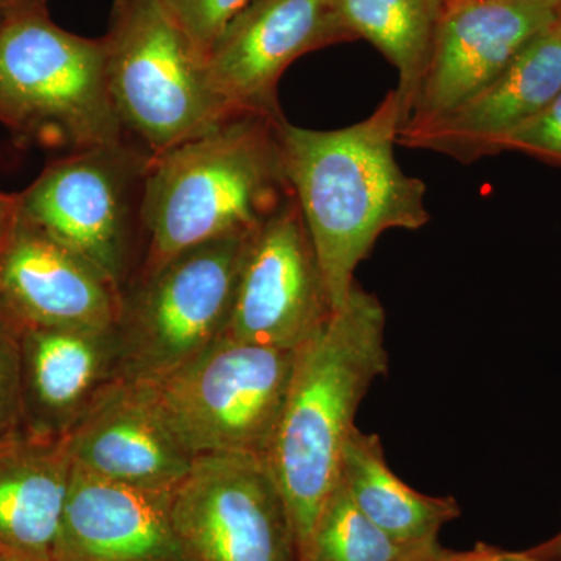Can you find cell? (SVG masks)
I'll use <instances>...</instances> for the list:
<instances>
[{
    "instance_id": "cell-22",
    "label": "cell",
    "mask_w": 561,
    "mask_h": 561,
    "mask_svg": "<svg viewBox=\"0 0 561 561\" xmlns=\"http://www.w3.org/2000/svg\"><path fill=\"white\" fill-rule=\"evenodd\" d=\"M249 0H157L158 5L186 33L203 58L228 21Z\"/></svg>"
},
{
    "instance_id": "cell-4",
    "label": "cell",
    "mask_w": 561,
    "mask_h": 561,
    "mask_svg": "<svg viewBox=\"0 0 561 561\" xmlns=\"http://www.w3.org/2000/svg\"><path fill=\"white\" fill-rule=\"evenodd\" d=\"M0 124L18 142L77 151L128 139L111 101L105 43L49 13L0 24Z\"/></svg>"
},
{
    "instance_id": "cell-31",
    "label": "cell",
    "mask_w": 561,
    "mask_h": 561,
    "mask_svg": "<svg viewBox=\"0 0 561 561\" xmlns=\"http://www.w3.org/2000/svg\"><path fill=\"white\" fill-rule=\"evenodd\" d=\"M0 561H16L14 559H10V557L3 556V553H0Z\"/></svg>"
},
{
    "instance_id": "cell-10",
    "label": "cell",
    "mask_w": 561,
    "mask_h": 561,
    "mask_svg": "<svg viewBox=\"0 0 561 561\" xmlns=\"http://www.w3.org/2000/svg\"><path fill=\"white\" fill-rule=\"evenodd\" d=\"M319 257L295 197L247 242L225 337L298 350L331 319Z\"/></svg>"
},
{
    "instance_id": "cell-8",
    "label": "cell",
    "mask_w": 561,
    "mask_h": 561,
    "mask_svg": "<svg viewBox=\"0 0 561 561\" xmlns=\"http://www.w3.org/2000/svg\"><path fill=\"white\" fill-rule=\"evenodd\" d=\"M249 239L194 247L135 276L116 324L121 379H160L224 337Z\"/></svg>"
},
{
    "instance_id": "cell-6",
    "label": "cell",
    "mask_w": 561,
    "mask_h": 561,
    "mask_svg": "<svg viewBox=\"0 0 561 561\" xmlns=\"http://www.w3.org/2000/svg\"><path fill=\"white\" fill-rule=\"evenodd\" d=\"M298 350L221 337L142 391L192 460L241 454L267 456Z\"/></svg>"
},
{
    "instance_id": "cell-25",
    "label": "cell",
    "mask_w": 561,
    "mask_h": 561,
    "mask_svg": "<svg viewBox=\"0 0 561 561\" xmlns=\"http://www.w3.org/2000/svg\"><path fill=\"white\" fill-rule=\"evenodd\" d=\"M456 561H538L529 551H505L479 542L471 551L456 552Z\"/></svg>"
},
{
    "instance_id": "cell-23",
    "label": "cell",
    "mask_w": 561,
    "mask_h": 561,
    "mask_svg": "<svg viewBox=\"0 0 561 561\" xmlns=\"http://www.w3.org/2000/svg\"><path fill=\"white\" fill-rule=\"evenodd\" d=\"M22 431L21 332L0 319V440Z\"/></svg>"
},
{
    "instance_id": "cell-12",
    "label": "cell",
    "mask_w": 561,
    "mask_h": 561,
    "mask_svg": "<svg viewBox=\"0 0 561 561\" xmlns=\"http://www.w3.org/2000/svg\"><path fill=\"white\" fill-rule=\"evenodd\" d=\"M556 21L553 0H454L404 125L438 119L467 102Z\"/></svg>"
},
{
    "instance_id": "cell-27",
    "label": "cell",
    "mask_w": 561,
    "mask_h": 561,
    "mask_svg": "<svg viewBox=\"0 0 561 561\" xmlns=\"http://www.w3.org/2000/svg\"><path fill=\"white\" fill-rule=\"evenodd\" d=\"M49 13L47 0H0V21L27 14Z\"/></svg>"
},
{
    "instance_id": "cell-20",
    "label": "cell",
    "mask_w": 561,
    "mask_h": 561,
    "mask_svg": "<svg viewBox=\"0 0 561 561\" xmlns=\"http://www.w3.org/2000/svg\"><path fill=\"white\" fill-rule=\"evenodd\" d=\"M351 38L373 44L398 72L402 125L411 116L442 22L454 0H331Z\"/></svg>"
},
{
    "instance_id": "cell-9",
    "label": "cell",
    "mask_w": 561,
    "mask_h": 561,
    "mask_svg": "<svg viewBox=\"0 0 561 561\" xmlns=\"http://www.w3.org/2000/svg\"><path fill=\"white\" fill-rule=\"evenodd\" d=\"M172 519L190 561H300L289 505L265 457H198L173 490Z\"/></svg>"
},
{
    "instance_id": "cell-17",
    "label": "cell",
    "mask_w": 561,
    "mask_h": 561,
    "mask_svg": "<svg viewBox=\"0 0 561 561\" xmlns=\"http://www.w3.org/2000/svg\"><path fill=\"white\" fill-rule=\"evenodd\" d=\"M21 360L22 431L62 437L119 378L116 324L22 331Z\"/></svg>"
},
{
    "instance_id": "cell-2",
    "label": "cell",
    "mask_w": 561,
    "mask_h": 561,
    "mask_svg": "<svg viewBox=\"0 0 561 561\" xmlns=\"http://www.w3.org/2000/svg\"><path fill=\"white\" fill-rule=\"evenodd\" d=\"M386 324L381 301L356 280L345 305L297 351L265 460L289 505L300 559L321 508L341 482L343 451L359 405L371 383L389 371Z\"/></svg>"
},
{
    "instance_id": "cell-21",
    "label": "cell",
    "mask_w": 561,
    "mask_h": 561,
    "mask_svg": "<svg viewBox=\"0 0 561 561\" xmlns=\"http://www.w3.org/2000/svg\"><path fill=\"white\" fill-rule=\"evenodd\" d=\"M408 551L375 526L339 482L321 508L300 560L398 561Z\"/></svg>"
},
{
    "instance_id": "cell-26",
    "label": "cell",
    "mask_w": 561,
    "mask_h": 561,
    "mask_svg": "<svg viewBox=\"0 0 561 561\" xmlns=\"http://www.w3.org/2000/svg\"><path fill=\"white\" fill-rule=\"evenodd\" d=\"M20 220V205L18 194H5L0 192V249L10 238L14 227Z\"/></svg>"
},
{
    "instance_id": "cell-16",
    "label": "cell",
    "mask_w": 561,
    "mask_h": 561,
    "mask_svg": "<svg viewBox=\"0 0 561 561\" xmlns=\"http://www.w3.org/2000/svg\"><path fill=\"white\" fill-rule=\"evenodd\" d=\"M72 467L106 481L172 491L194 460L136 383L117 378L62 435Z\"/></svg>"
},
{
    "instance_id": "cell-15",
    "label": "cell",
    "mask_w": 561,
    "mask_h": 561,
    "mask_svg": "<svg viewBox=\"0 0 561 561\" xmlns=\"http://www.w3.org/2000/svg\"><path fill=\"white\" fill-rule=\"evenodd\" d=\"M172 491L106 481L72 467L54 561H190Z\"/></svg>"
},
{
    "instance_id": "cell-32",
    "label": "cell",
    "mask_w": 561,
    "mask_h": 561,
    "mask_svg": "<svg viewBox=\"0 0 561 561\" xmlns=\"http://www.w3.org/2000/svg\"><path fill=\"white\" fill-rule=\"evenodd\" d=\"M0 24H2V21H0Z\"/></svg>"
},
{
    "instance_id": "cell-29",
    "label": "cell",
    "mask_w": 561,
    "mask_h": 561,
    "mask_svg": "<svg viewBox=\"0 0 561 561\" xmlns=\"http://www.w3.org/2000/svg\"><path fill=\"white\" fill-rule=\"evenodd\" d=\"M527 551L538 561H561V529L549 540Z\"/></svg>"
},
{
    "instance_id": "cell-33",
    "label": "cell",
    "mask_w": 561,
    "mask_h": 561,
    "mask_svg": "<svg viewBox=\"0 0 561 561\" xmlns=\"http://www.w3.org/2000/svg\"><path fill=\"white\" fill-rule=\"evenodd\" d=\"M16 561H20V560H16Z\"/></svg>"
},
{
    "instance_id": "cell-3",
    "label": "cell",
    "mask_w": 561,
    "mask_h": 561,
    "mask_svg": "<svg viewBox=\"0 0 561 561\" xmlns=\"http://www.w3.org/2000/svg\"><path fill=\"white\" fill-rule=\"evenodd\" d=\"M283 119L239 114L151 157L138 275L194 247L249 239L284 208L294 192L280 158Z\"/></svg>"
},
{
    "instance_id": "cell-19",
    "label": "cell",
    "mask_w": 561,
    "mask_h": 561,
    "mask_svg": "<svg viewBox=\"0 0 561 561\" xmlns=\"http://www.w3.org/2000/svg\"><path fill=\"white\" fill-rule=\"evenodd\" d=\"M341 483L359 511L402 548L438 541L443 527L461 513L453 497L430 496L401 481L378 435L357 427L343 451Z\"/></svg>"
},
{
    "instance_id": "cell-7",
    "label": "cell",
    "mask_w": 561,
    "mask_h": 561,
    "mask_svg": "<svg viewBox=\"0 0 561 561\" xmlns=\"http://www.w3.org/2000/svg\"><path fill=\"white\" fill-rule=\"evenodd\" d=\"M151 154L130 139L70 151L18 194L20 220L73 251L124 291L146 254L144 192Z\"/></svg>"
},
{
    "instance_id": "cell-11",
    "label": "cell",
    "mask_w": 561,
    "mask_h": 561,
    "mask_svg": "<svg viewBox=\"0 0 561 561\" xmlns=\"http://www.w3.org/2000/svg\"><path fill=\"white\" fill-rule=\"evenodd\" d=\"M348 41L331 0H249L214 41L205 65L231 114L280 119L278 83L291 62Z\"/></svg>"
},
{
    "instance_id": "cell-14",
    "label": "cell",
    "mask_w": 561,
    "mask_h": 561,
    "mask_svg": "<svg viewBox=\"0 0 561 561\" xmlns=\"http://www.w3.org/2000/svg\"><path fill=\"white\" fill-rule=\"evenodd\" d=\"M122 294L83 257L18 220L0 249V319L32 328H111Z\"/></svg>"
},
{
    "instance_id": "cell-28",
    "label": "cell",
    "mask_w": 561,
    "mask_h": 561,
    "mask_svg": "<svg viewBox=\"0 0 561 561\" xmlns=\"http://www.w3.org/2000/svg\"><path fill=\"white\" fill-rule=\"evenodd\" d=\"M398 561H456V552L443 548L440 542L409 549Z\"/></svg>"
},
{
    "instance_id": "cell-30",
    "label": "cell",
    "mask_w": 561,
    "mask_h": 561,
    "mask_svg": "<svg viewBox=\"0 0 561 561\" xmlns=\"http://www.w3.org/2000/svg\"><path fill=\"white\" fill-rule=\"evenodd\" d=\"M553 3H556L557 20L561 22V0H553Z\"/></svg>"
},
{
    "instance_id": "cell-18",
    "label": "cell",
    "mask_w": 561,
    "mask_h": 561,
    "mask_svg": "<svg viewBox=\"0 0 561 561\" xmlns=\"http://www.w3.org/2000/svg\"><path fill=\"white\" fill-rule=\"evenodd\" d=\"M70 474L62 437L20 431L0 440V553L54 561Z\"/></svg>"
},
{
    "instance_id": "cell-24",
    "label": "cell",
    "mask_w": 561,
    "mask_h": 561,
    "mask_svg": "<svg viewBox=\"0 0 561 561\" xmlns=\"http://www.w3.org/2000/svg\"><path fill=\"white\" fill-rule=\"evenodd\" d=\"M502 151H518L561 168V92L537 117L512 133Z\"/></svg>"
},
{
    "instance_id": "cell-5",
    "label": "cell",
    "mask_w": 561,
    "mask_h": 561,
    "mask_svg": "<svg viewBox=\"0 0 561 561\" xmlns=\"http://www.w3.org/2000/svg\"><path fill=\"white\" fill-rule=\"evenodd\" d=\"M103 43L122 128L151 157L234 116L214 91L201 51L157 0H114Z\"/></svg>"
},
{
    "instance_id": "cell-1",
    "label": "cell",
    "mask_w": 561,
    "mask_h": 561,
    "mask_svg": "<svg viewBox=\"0 0 561 561\" xmlns=\"http://www.w3.org/2000/svg\"><path fill=\"white\" fill-rule=\"evenodd\" d=\"M402 127L397 92L367 119L339 130L278 124L284 172L305 219L332 309L345 305L354 272L389 230L415 231L431 220L426 184L398 164Z\"/></svg>"
},
{
    "instance_id": "cell-13",
    "label": "cell",
    "mask_w": 561,
    "mask_h": 561,
    "mask_svg": "<svg viewBox=\"0 0 561 561\" xmlns=\"http://www.w3.org/2000/svg\"><path fill=\"white\" fill-rule=\"evenodd\" d=\"M561 92V22L538 33L500 76L438 119L404 125L398 144L470 164L502 153L504 140Z\"/></svg>"
}]
</instances>
